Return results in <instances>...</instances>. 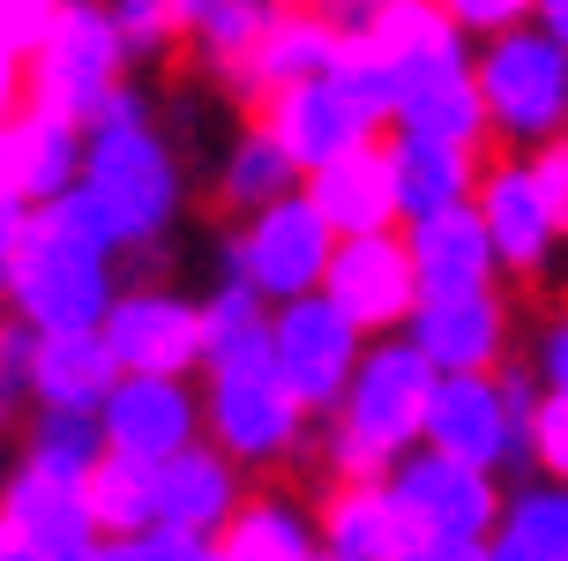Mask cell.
Returning <instances> with one entry per match:
<instances>
[{
  "label": "cell",
  "mask_w": 568,
  "mask_h": 561,
  "mask_svg": "<svg viewBox=\"0 0 568 561\" xmlns=\"http://www.w3.org/2000/svg\"><path fill=\"white\" fill-rule=\"evenodd\" d=\"M75 196L90 224L105 232L113 254H150L165 248V232L187 210V166L180 142L158 128V106L142 83H120L113 106L83 128V166H75Z\"/></svg>",
  "instance_id": "1"
},
{
  "label": "cell",
  "mask_w": 568,
  "mask_h": 561,
  "mask_svg": "<svg viewBox=\"0 0 568 561\" xmlns=\"http://www.w3.org/2000/svg\"><path fill=\"white\" fill-rule=\"evenodd\" d=\"M120 292V254L90 224L83 196H60L30 210L16 248L0 262V322H23L30 337H90Z\"/></svg>",
  "instance_id": "2"
},
{
  "label": "cell",
  "mask_w": 568,
  "mask_h": 561,
  "mask_svg": "<svg viewBox=\"0 0 568 561\" xmlns=\"http://www.w3.org/2000/svg\"><path fill=\"white\" fill-rule=\"evenodd\" d=\"M426 390H434V374L419 367V352L404 337H374L359 352V367H352V382H344L337 412L322 420V472H329V487L389 479V464L419 449Z\"/></svg>",
  "instance_id": "3"
},
{
  "label": "cell",
  "mask_w": 568,
  "mask_h": 561,
  "mask_svg": "<svg viewBox=\"0 0 568 561\" xmlns=\"http://www.w3.org/2000/svg\"><path fill=\"white\" fill-rule=\"evenodd\" d=\"M471 90L486 112V142L501 158H531L568 136V53L546 46L531 23L471 46Z\"/></svg>",
  "instance_id": "4"
},
{
  "label": "cell",
  "mask_w": 568,
  "mask_h": 561,
  "mask_svg": "<svg viewBox=\"0 0 568 561\" xmlns=\"http://www.w3.org/2000/svg\"><path fill=\"white\" fill-rule=\"evenodd\" d=\"M120 83H135V76L120 60V38L105 23V8H60L45 46L23 60V106L53 112L68 128H90L98 112L113 106Z\"/></svg>",
  "instance_id": "5"
},
{
  "label": "cell",
  "mask_w": 568,
  "mask_h": 561,
  "mask_svg": "<svg viewBox=\"0 0 568 561\" xmlns=\"http://www.w3.org/2000/svg\"><path fill=\"white\" fill-rule=\"evenodd\" d=\"M329 248H337L329 224L314 218L300 196H284V202H270V210L232 224L217 262H225V284L255 292L262 308H292V300H314L322 292Z\"/></svg>",
  "instance_id": "6"
},
{
  "label": "cell",
  "mask_w": 568,
  "mask_h": 561,
  "mask_svg": "<svg viewBox=\"0 0 568 561\" xmlns=\"http://www.w3.org/2000/svg\"><path fill=\"white\" fill-rule=\"evenodd\" d=\"M202 442L225 457L232 472H284L300 464L314 442V420L270 374H232V382H202Z\"/></svg>",
  "instance_id": "7"
},
{
  "label": "cell",
  "mask_w": 568,
  "mask_h": 561,
  "mask_svg": "<svg viewBox=\"0 0 568 561\" xmlns=\"http://www.w3.org/2000/svg\"><path fill=\"white\" fill-rule=\"evenodd\" d=\"M98 344L113 374H150V382H195L202 367V300L172 292V284H120Z\"/></svg>",
  "instance_id": "8"
},
{
  "label": "cell",
  "mask_w": 568,
  "mask_h": 561,
  "mask_svg": "<svg viewBox=\"0 0 568 561\" xmlns=\"http://www.w3.org/2000/svg\"><path fill=\"white\" fill-rule=\"evenodd\" d=\"M367 352V337L337 322V308L314 292V300H292V308H270V382H277L307 420H329L337 412L352 367Z\"/></svg>",
  "instance_id": "9"
},
{
  "label": "cell",
  "mask_w": 568,
  "mask_h": 561,
  "mask_svg": "<svg viewBox=\"0 0 568 561\" xmlns=\"http://www.w3.org/2000/svg\"><path fill=\"white\" fill-rule=\"evenodd\" d=\"M419 449L449 457V464H471L494 487L501 479H531V457H524V427L509 420V404L494 390V374H449L426 390V420H419Z\"/></svg>",
  "instance_id": "10"
},
{
  "label": "cell",
  "mask_w": 568,
  "mask_h": 561,
  "mask_svg": "<svg viewBox=\"0 0 568 561\" xmlns=\"http://www.w3.org/2000/svg\"><path fill=\"white\" fill-rule=\"evenodd\" d=\"M382 487L397 494V509L412 517V532H419L426 547H486L494 509H501V487H494V479L471 472V464H449V457H434V449L397 457Z\"/></svg>",
  "instance_id": "11"
},
{
  "label": "cell",
  "mask_w": 568,
  "mask_h": 561,
  "mask_svg": "<svg viewBox=\"0 0 568 561\" xmlns=\"http://www.w3.org/2000/svg\"><path fill=\"white\" fill-rule=\"evenodd\" d=\"M397 337L419 352V367L434 382H449V374H501L509 344H516V314L501 300V284H486V292H456V300H419Z\"/></svg>",
  "instance_id": "12"
},
{
  "label": "cell",
  "mask_w": 568,
  "mask_h": 561,
  "mask_svg": "<svg viewBox=\"0 0 568 561\" xmlns=\"http://www.w3.org/2000/svg\"><path fill=\"white\" fill-rule=\"evenodd\" d=\"M471 218L486 232V254H494V278H516V284H546L554 262H561V240L539 210V188L524 158H486L479 166V188H471Z\"/></svg>",
  "instance_id": "13"
},
{
  "label": "cell",
  "mask_w": 568,
  "mask_h": 561,
  "mask_svg": "<svg viewBox=\"0 0 568 561\" xmlns=\"http://www.w3.org/2000/svg\"><path fill=\"white\" fill-rule=\"evenodd\" d=\"M322 300L337 308V322L367 337H397L419 308V284H412V262H404L397 232H367V240H337L329 248V270H322Z\"/></svg>",
  "instance_id": "14"
},
{
  "label": "cell",
  "mask_w": 568,
  "mask_h": 561,
  "mask_svg": "<svg viewBox=\"0 0 568 561\" xmlns=\"http://www.w3.org/2000/svg\"><path fill=\"white\" fill-rule=\"evenodd\" d=\"M98 442L120 464H165L180 449L202 442V397L195 382H150V374H120L105 404H98Z\"/></svg>",
  "instance_id": "15"
},
{
  "label": "cell",
  "mask_w": 568,
  "mask_h": 561,
  "mask_svg": "<svg viewBox=\"0 0 568 561\" xmlns=\"http://www.w3.org/2000/svg\"><path fill=\"white\" fill-rule=\"evenodd\" d=\"M329 68H337V8H270L255 53L240 60V76H232L225 90L240 106H262V98H277V90L322 83Z\"/></svg>",
  "instance_id": "16"
},
{
  "label": "cell",
  "mask_w": 568,
  "mask_h": 561,
  "mask_svg": "<svg viewBox=\"0 0 568 561\" xmlns=\"http://www.w3.org/2000/svg\"><path fill=\"white\" fill-rule=\"evenodd\" d=\"M255 128L277 142L284 158H292V172H300V180H307L314 166L344 158V150L374 142L367 112L352 106V98H344L329 76H322V83H300V90H277V98H262V106H255Z\"/></svg>",
  "instance_id": "17"
},
{
  "label": "cell",
  "mask_w": 568,
  "mask_h": 561,
  "mask_svg": "<svg viewBox=\"0 0 568 561\" xmlns=\"http://www.w3.org/2000/svg\"><path fill=\"white\" fill-rule=\"evenodd\" d=\"M0 539L38 554V561H68V554H83V547H98L90 509H83V479L16 464V472L0 479Z\"/></svg>",
  "instance_id": "18"
},
{
  "label": "cell",
  "mask_w": 568,
  "mask_h": 561,
  "mask_svg": "<svg viewBox=\"0 0 568 561\" xmlns=\"http://www.w3.org/2000/svg\"><path fill=\"white\" fill-rule=\"evenodd\" d=\"M240 502H247V479L232 472L210 442L180 449V457H165V464H150V532L217 539Z\"/></svg>",
  "instance_id": "19"
},
{
  "label": "cell",
  "mask_w": 568,
  "mask_h": 561,
  "mask_svg": "<svg viewBox=\"0 0 568 561\" xmlns=\"http://www.w3.org/2000/svg\"><path fill=\"white\" fill-rule=\"evenodd\" d=\"M314 509V547L337 561H419L426 539L412 532V517L397 509V494L382 479H359V487H322Z\"/></svg>",
  "instance_id": "20"
},
{
  "label": "cell",
  "mask_w": 568,
  "mask_h": 561,
  "mask_svg": "<svg viewBox=\"0 0 568 561\" xmlns=\"http://www.w3.org/2000/svg\"><path fill=\"white\" fill-rule=\"evenodd\" d=\"M300 202L329 224V240H367V232H397V188H389V158L382 136L344 150L329 166H314L300 180Z\"/></svg>",
  "instance_id": "21"
},
{
  "label": "cell",
  "mask_w": 568,
  "mask_h": 561,
  "mask_svg": "<svg viewBox=\"0 0 568 561\" xmlns=\"http://www.w3.org/2000/svg\"><path fill=\"white\" fill-rule=\"evenodd\" d=\"M382 136H412V142H434V150L494 158L479 90H471V53H464V60H442L434 76H419V83L404 90V106L389 112V128H382Z\"/></svg>",
  "instance_id": "22"
},
{
  "label": "cell",
  "mask_w": 568,
  "mask_h": 561,
  "mask_svg": "<svg viewBox=\"0 0 568 561\" xmlns=\"http://www.w3.org/2000/svg\"><path fill=\"white\" fill-rule=\"evenodd\" d=\"M404 240V262H412V284H419V300H456V292H486L494 278V254H486V232L471 218V202L464 210H442V218H419V224H397Z\"/></svg>",
  "instance_id": "23"
},
{
  "label": "cell",
  "mask_w": 568,
  "mask_h": 561,
  "mask_svg": "<svg viewBox=\"0 0 568 561\" xmlns=\"http://www.w3.org/2000/svg\"><path fill=\"white\" fill-rule=\"evenodd\" d=\"M75 166H83V128H68L53 112L23 106L0 128V180L16 188L23 210H45V202L75 196Z\"/></svg>",
  "instance_id": "24"
},
{
  "label": "cell",
  "mask_w": 568,
  "mask_h": 561,
  "mask_svg": "<svg viewBox=\"0 0 568 561\" xmlns=\"http://www.w3.org/2000/svg\"><path fill=\"white\" fill-rule=\"evenodd\" d=\"M382 158H389V188H397V224L464 210L471 188H479V166H486V158L434 150V142H412V136H382Z\"/></svg>",
  "instance_id": "25"
},
{
  "label": "cell",
  "mask_w": 568,
  "mask_h": 561,
  "mask_svg": "<svg viewBox=\"0 0 568 561\" xmlns=\"http://www.w3.org/2000/svg\"><path fill=\"white\" fill-rule=\"evenodd\" d=\"M217 561H307L314 554V509L292 487H247L232 524L210 539Z\"/></svg>",
  "instance_id": "26"
},
{
  "label": "cell",
  "mask_w": 568,
  "mask_h": 561,
  "mask_svg": "<svg viewBox=\"0 0 568 561\" xmlns=\"http://www.w3.org/2000/svg\"><path fill=\"white\" fill-rule=\"evenodd\" d=\"M486 561H568V487H554V479L501 487Z\"/></svg>",
  "instance_id": "27"
},
{
  "label": "cell",
  "mask_w": 568,
  "mask_h": 561,
  "mask_svg": "<svg viewBox=\"0 0 568 561\" xmlns=\"http://www.w3.org/2000/svg\"><path fill=\"white\" fill-rule=\"evenodd\" d=\"M202 382H232V374H270V308L255 292L217 278L202 300Z\"/></svg>",
  "instance_id": "28"
},
{
  "label": "cell",
  "mask_w": 568,
  "mask_h": 561,
  "mask_svg": "<svg viewBox=\"0 0 568 561\" xmlns=\"http://www.w3.org/2000/svg\"><path fill=\"white\" fill-rule=\"evenodd\" d=\"M120 374L105 360L98 330L90 337H38V367H30V412H83L98 420V404Z\"/></svg>",
  "instance_id": "29"
},
{
  "label": "cell",
  "mask_w": 568,
  "mask_h": 561,
  "mask_svg": "<svg viewBox=\"0 0 568 561\" xmlns=\"http://www.w3.org/2000/svg\"><path fill=\"white\" fill-rule=\"evenodd\" d=\"M284 196H300V172H292V158L247 120V128L225 142V158H217V210L255 218V210H270V202H284Z\"/></svg>",
  "instance_id": "30"
},
{
  "label": "cell",
  "mask_w": 568,
  "mask_h": 561,
  "mask_svg": "<svg viewBox=\"0 0 568 561\" xmlns=\"http://www.w3.org/2000/svg\"><path fill=\"white\" fill-rule=\"evenodd\" d=\"M262 23H270L262 0H180V46H187L217 83L240 76V60L255 53Z\"/></svg>",
  "instance_id": "31"
},
{
  "label": "cell",
  "mask_w": 568,
  "mask_h": 561,
  "mask_svg": "<svg viewBox=\"0 0 568 561\" xmlns=\"http://www.w3.org/2000/svg\"><path fill=\"white\" fill-rule=\"evenodd\" d=\"M83 509L98 539H142L150 532V472L120 464V457H98L83 479Z\"/></svg>",
  "instance_id": "32"
},
{
  "label": "cell",
  "mask_w": 568,
  "mask_h": 561,
  "mask_svg": "<svg viewBox=\"0 0 568 561\" xmlns=\"http://www.w3.org/2000/svg\"><path fill=\"white\" fill-rule=\"evenodd\" d=\"M98 457H105L98 420H83V412H30L16 464H38V472H60V479H90Z\"/></svg>",
  "instance_id": "33"
},
{
  "label": "cell",
  "mask_w": 568,
  "mask_h": 561,
  "mask_svg": "<svg viewBox=\"0 0 568 561\" xmlns=\"http://www.w3.org/2000/svg\"><path fill=\"white\" fill-rule=\"evenodd\" d=\"M105 23L120 38L128 76L150 68V60H165V53H180V0H120V8H105Z\"/></svg>",
  "instance_id": "34"
},
{
  "label": "cell",
  "mask_w": 568,
  "mask_h": 561,
  "mask_svg": "<svg viewBox=\"0 0 568 561\" xmlns=\"http://www.w3.org/2000/svg\"><path fill=\"white\" fill-rule=\"evenodd\" d=\"M524 457H531V479L568 487V397H539V404H531V420H524Z\"/></svg>",
  "instance_id": "35"
},
{
  "label": "cell",
  "mask_w": 568,
  "mask_h": 561,
  "mask_svg": "<svg viewBox=\"0 0 568 561\" xmlns=\"http://www.w3.org/2000/svg\"><path fill=\"white\" fill-rule=\"evenodd\" d=\"M30 367H38V337L23 322H0V420L30 412Z\"/></svg>",
  "instance_id": "36"
},
{
  "label": "cell",
  "mask_w": 568,
  "mask_h": 561,
  "mask_svg": "<svg viewBox=\"0 0 568 561\" xmlns=\"http://www.w3.org/2000/svg\"><path fill=\"white\" fill-rule=\"evenodd\" d=\"M531 382H539V397H568V300L539 322V337H531Z\"/></svg>",
  "instance_id": "37"
},
{
  "label": "cell",
  "mask_w": 568,
  "mask_h": 561,
  "mask_svg": "<svg viewBox=\"0 0 568 561\" xmlns=\"http://www.w3.org/2000/svg\"><path fill=\"white\" fill-rule=\"evenodd\" d=\"M53 16H60V0H0V53L30 60L38 46H45Z\"/></svg>",
  "instance_id": "38"
},
{
  "label": "cell",
  "mask_w": 568,
  "mask_h": 561,
  "mask_svg": "<svg viewBox=\"0 0 568 561\" xmlns=\"http://www.w3.org/2000/svg\"><path fill=\"white\" fill-rule=\"evenodd\" d=\"M524 172H531V188H539V210H546V224H554V240L568 248V142L531 150V158H524Z\"/></svg>",
  "instance_id": "39"
},
{
  "label": "cell",
  "mask_w": 568,
  "mask_h": 561,
  "mask_svg": "<svg viewBox=\"0 0 568 561\" xmlns=\"http://www.w3.org/2000/svg\"><path fill=\"white\" fill-rule=\"evenodd\" d=\"M524 23L539 30L546 46H561V53H568V0H539V8H524Z\"/></svg>",
  "instance_id": "40"
},
{
  "label": "cell",
  "mask_w": 568,
  "mask_h": 561,
  "mask_svg": "<svg viewBox=\"0 0 568 561\" xmlns=\"http://www.w3.org/2000/svg\"><path fill=\"white\" fill-rule=\"evenodd\" d=\"M16 112H23V60L0 53V128H8Z\"/></svg>",
  "instance_id": "41"
},
{
  "label": "cell",
  "mask_w": 568,
  "mask_h": 561,
  "mask_svg": "<svg viewBox=\"0 0 568 561\" xmlns=\"http://www.w3.org/2000/svg\"><path fill=\"white\" fill-rule=\"evenodd\" d=\"M23 202H16V188H8V180H0V262H8V248H16V232H23Z\"/></svg>",
  "instance_id": "42"
},
{
  "label": "cell",
  "mask_w": 568,
  "mask_h": 561,
  "mask_svg": "<svg viewBox=\"0 0 568 561\" xmlns=\"http://www.w3.org/2000/svg\"><path fill=\"white\" fill-rule=\"evenodd\" d=\"M419 561H486V547H426Z\"/></svg>",
  "instance_id": "43"
},
{
  "label": "cell",
  "mask_w": 568,
  "mask_h": 561,
  "mask_svg": "<svg viewBox=\"0 0 568 561\" xmlns=\"http://www.w3.org/2000/svg\"><path fill=\"white\" fill-rule=\"evenodd\" d=\"M307 561H337V554H322V547H314V554H307Z\"/></svg>",
  "instance_id": "44"
},
{
  "label": "cell",
  "mask_w": 568,
  "mask_h": 561,
  "mask_svg": "<svg viewBox=\"0 0 568 561\" xmlns=\"http://www.w3.org/2000/svg\"><path fill=\"white\" fill-rule=\"evenodd\" d=\"M0 427H8V420H0Z\"/></svg>",
  "instance_id": "45"
},
{
  "label": "cell",
  "mask_w": 568,
  "mask_h": 561,
  "mask_svg": "<svg viewBox=\"0 0 568 561\" xmlns=\"http://www.w3.org/2000/svg\"><path fill=\"white\" fill-rule=\"evenodd\" d=\"M561 142H568V136H561Z\"/></svg>",
  "instance_id": "46"
}]
</instances>
